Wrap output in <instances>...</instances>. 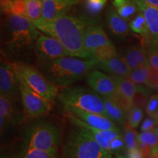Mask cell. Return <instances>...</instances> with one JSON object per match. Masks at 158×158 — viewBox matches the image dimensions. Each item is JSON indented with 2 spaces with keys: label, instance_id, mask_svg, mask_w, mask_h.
Listing matches in <instances>:
<instances>
[{
  "label": "cell",
  "instance_id": "cell-33",
  "mask_svg": "<svg viewBox=\"0 0 158 158\" xmlns=\"http://www.w3.org/2000/svg\"><path fill=\"white\" fill-rule=\"evenodd\" d=\"M143 116V109L137 107H133L127 114V124L131 128L138 127L141 123Z\"/></svg>",
  "mask_w": 158,
  "mask_h": 158
},
{
  "label": "cell",
  "instance_id": "cell-19",
  "mask_svg": "<svg viewBox=\"0 0 158 158\" xmlns=\"http://www.w3.org/2000/svg\"><path fill=\"white\" fill-rule=\"evenodd\" d=\"M20 122L14 102L0 94V129L1 133L7 126H14Z\"/></svg>",
  "mask_w": 158,
  "mask_h": 158
},
{
  "label": "cell",
  "instance_id": "cell-26",
  "mask_svg": "<svg viewBox=\"0 0 158 158\" xmlns=\"http://www.w3.org/2000/svg\"><path fill=\"white\" fill-rule=\"evenodd\" d=\"M16 158H59L58 152L21 147Z\"/></svg>",
  "mask_w": 158,
  "mask_h": 158
},
{
  "label": "cell",
  "instance_id": "cell-2",
  "mask_svg": "<svg viewBox=\"0 0 158 158\" xmlns=\"http://www.w3.org/2000/svg\"><path fill=\"white\" fill-rule=\"evenodd\" d=\"M98 60L64 56L39 64V70L56 87H68L86 78L95 70Z\"/></svg>",
  "mask_w": 158,
  "mask_h": 158
},
{
  "label": "cell",
  "instance_id": "cell-11",
  "mask_svg": "<svg viewBox=\"0 0 158 158\" xmlns=\"http://www.w3.org/2000/svg\"><path fill=\"white\" fill-rule=\"evenodd\" d=\"M0 94L16 101L20 93L19 79L13 63L2 59L0 64Z\"/></svg>",
  "mask_w": 158,
  "mask_h": 158
},
{
  "label": "cell",
  "instance_id": "cell-24",
  "mask_svg": "<svg viewBox=\"0 0 158 158\" xmlns=\"http://www.w3.org/2000/svg\"><path fill=\"white\" fill-rule=\"evenodd\" d=\"M113 76L114 81L117 85L118 92L133 104V98L135 94L137 85L133 81H132L129 78H124V77L117 76Z\"/></svg>",
  "mask_w": 158,
  "mask_h": 158
},
{
  "label": "cell",
  "instance_id": "cell-47",
  "mask_svg": "<svg viewBox=\"0 0 158 158\" xmlns=\"http://www.w3.org/2000/svg\"><path fill=\"white\" fill-rule=\"evenodd\" d=\"M148 158H158V154H157V155L151 156V157H148Z\"/></svg>",
  "mask_w": 158,
  "mask_h": 158
},
{
  "label": "cell",
  "instance_id": "cell-27",
  "mask_svg": "<svg viewBox=\"0 0 158 158\" xmlns=\"http://www.w3.org/2000/svg\"><path fill=\"white\" fill-rule=\"evenodd\" d=\"M27 18L32 23L42 19L43 1L40 0H26Z\"/></svg>",
  "mask_w": 158,
  "mask_h": 158
},
{
  "label": "cell",
  "instance_id": "cell-34",
  "mask_svg": "<svg viewBox=\"0 0 158 158\" xmlns=\"http://www.w3.org/2000/svg\"><path fill=\"white\" fill-rule=\"evenodd\" d=\"M148 63L151 67L158 70V46L153 44H146Z\"/></svg>",
  "mask_w": 158,
  "mask_h": 158
},
{
  "label": "cell",
  "instance_id": "cell-42",
  "mask_svg": "<svg viewBox=\"0 0 158 158\" xmlns=\"http://www.w3.org/2000/svg\"><path fill=\"white\" fill-rule=\"evenodd\" d=\"M115 158H128V157L124 155H116Z\"/></svg>",
  "mask_w": 158,
  "mask_h": 158
},
{
  "label": "cell",
  "instance_id": "cell-28",
  "mask_svg": "<svg viewBox=\"0 0 158 158\" xmlns=\"http://www.w3.org/2000/svg\"><path fill=\"white\" fill-rule=\"evenodd\" d=\"M150 65L149 64L143 65L135 70H131L129 78L136 85H147L149 78Z\"/></svg>",
  "mask_w": 158,
  "mask_h": 158
},
{
  "label": "cell",
  "instance_id": "cell-17",
  "mask_svg": "<svg viewBox=\"0 0 158 158\" xmlns=\"http://www.w3.org/2000/svg\"><path fill=\"white\" fill-rule=\"evenodd\" d=\"M107 0H82V13L78 19L82 20L88 26L98 25V19L106 5Z\"/></svg>",
  "mask_w": 158,
  "mask_h": 158
},
{
  "label": "cell",
  "instance_id": "cell-40",
  "mask_svg": "<svg viewBox=\"0 0 158 158\" xmlns=\"http://www.w3.org/2000/svg\"><path fill=\"white\" fill-rule=\"evenodd\" d=\"M125 155L127 156L128 158H143V155H142L141 151L138 149L133 150V151L127 152Z\"/></svg>",
  "mask_w": 158,
  "mask_h": 158
},
{
  "label": "cell",
  "instance_id": "cell-15",
  "mask_svg": "<svg viewBox=\"0 0 158 158\" xmlns=\"http://www.w3.org/2000/svg\"><path fill=\"white\" fill-rule=\"evenodd\" d=\"M112 44L100 26L91 25L86 27L84 32V45L88 52L92 54L96 49Z\"/></svg>",
  "mask_w": 158,
  "mask_h": 158
},
{
  "label": "cell",
  "instance_id": "cell-5",
  "mask_svg": "<svg viewBox=\"0 0 158 158\" xmlns=\"http://www.w3.org/2000/svg\"><path fill=\"white\" fill-rule=\"evenodd\" d=\"M22 147L58 152L62 142L59 130L47 122H37L27 127L22 134Z\"/></svg>",
  "mask_w": 158,
  "mask_h": 158
},
{
  "label": "cell",
  "instance_id": "cell-16",
  "mask_svg": "<svg viewBox=\"0 0 158 158\" xmlns=\"http://www.w3.org/2000/svg\"><path fill=\"white\" fill-rule=\"evenodd\" d=\"M143 13L147 21L149 31V40L146 44H153L158 46V9L148 5L141 0H133Z\"/></svg>",
  "mask_w": 158,
  "mask_h": 158
},
{
  "label": "cell",
  "instance_id": "cell-36",
  "mask_svg": "<svg viewBox=\"0 0 158 158\" xmlns=\"http://www.w3.org/2000/svg\"><path fill=\"white\" fill-rule=\"evenodd\" d=\"M158 109V94H153L150 97L148 100L147 106L145 107V110L148 116L154 117L155 114Z\"/></svg>",
  "mask_w": 158,
  "mask_h": 158
},
{
  "label": "cell",
  "instance_id": "cell-4",
  "mask_svg": "<svg viewBox=\"0 0 158 158\" xmlns=\"http://www.w3.org/2000/svg\"><path fill=\"white\" fill-rule=\"evenodd\" d=\"M5 26L7 33L6 45L10 52H19L35 46L40 33L28 18L10 14Z\"/></svg>",
  "mask_w": 158,
  "mask_h": 158
},
{
  "label": "cell",
  "instance_id": "cell-30",
  "mask_svg": "<svg viewBox=\"0 0 158 158\" xmlns=\"http://www.w3.org/2000/svg\"><path fill=\"white\" fill-rule=\"evenodd\" d=\"M138 141L147 144L152 149V155L158 154V139L155 130L141 132L138 135Z\"/></svg>",
  "mask_w": 158,
  "mask_h": 158
},
{
  "label": "cell",
  "instance_id": "cell-13",
  "mask_svg": "<svg viewBox=\"0 0 158 158\" xmlns=\"http://www.w3.org/2000/svg\"><path fill=\"white\" fill-rule=\"evenodd\" d=\"M65 113L72 114L90 127L104 130L121 131L117 124L107 116L73 107H63Z\"/></svg>",
  "mask_w": 158,
  "mask_h": 158
},
{
  "label": "cell",
  "instance_id": "cell-35",
  "mask_svg": "<svg viewBox=\"0 0 158 158\" xmlns=\"http://www.w3.org/2000/svg\"><path fill=\"white\" fill-rule=\"evenodd\" d=\"M10 14L27 17L26 0H13L10 7Z\"/></svg>",
  "mask_w": 158,
  "mask_h": 158
},
{
  "label": "cell",
  "instance_id": "cell-14",
  "mask_svg": "<svg viewBox=\"0 0 158 158\" xmlns=\"http://www.w3.org/2000/svg\"><path fill=\"white\" fill-rule=\"evenodd\" d=\"M82 0H47L43 2L42 19L52 20L67 15Z\"/></svg>",
  "mask_w": 158,
  "mask_h": 158
},
{
  "label": "cell",
  "instance_id": "cell-44",
  "mask_svg": "<svg viewBox=\"0 0 158 158\" xmlns=\"http://www.w3.org/2000/svg\"><path fill=\"white\" fill-rule=\"evenodd\" d=\"M155 132L156 135H157V139H158V124L157 125V127H155Z\"/></svg>",
  "mask_w": 158,
  "mask_h": 158
},
{
  "label": "cell",
  "instance_id": "cell-38",
  "mask_svg": "<svg viewBox=\"0 0 158 158\" xmlns=\"http://www.w3.org/2000/svg\"><path fill=\"white\" fill-rule=\"evenodd\" d=\"M158 84V70L150 66L149 78L146 86L149 89H153Z\"/></svg>",
  "mask_w": 158,
  "mask_h": 158
},
{
  "label": "cell",
  "instance_id": "cell-39",
  "mask_svg": "<svg viewBox=\"0 0 158 158\" xmlns=\"http://www.w3.org/2000/svg\"><path fill=\"white\" fill-rule=\"evenodd\" d=\"M13 0H0L1 4V10L7 15L10 14V7Z\"/></svg>",
  "mask_w": 158,
  "mask_h": 158
},
{
  "label": "cell",
  "instance_id": "cell-1",
  "mask_svg": "<svg viewBox=\"0 0 158 158\" xmlns=\"http://www.w3.org/2000/svg\"><path fill=\"white\" fill-rule=\"evenodd\" d=\"M33 23L38 30L59 40L70 56L94 59L85 48L84 32L89 26L82 20L67 14L52 20L41 19Z\"/></svg>",
  "mask_w": 158,
  "mask_h": 158
},
{
  "label": "cell",
  "instance_id": "cell-21",
  "mask_svg": "<svg viewBox=\"0 0 158 158\" xmlns=\"http://www.w3.org/2000/svg\"><path fill=\"white\" fill-rule=\"evenodd\" d=\"M123 57L132 70L149 64L147 48L143 45L128 47Z\"/></svg>",
  "mask_w": 158,
  "mask_h": 158
},
{
  "label": "cell",
  "instance_id": "cell-25",
  "mask_svg": "<svg viewBox=\"0 0 158 158\" xmlns=\"http://www.w3.org/2000/svg\"><path fill=\"white\" fill-rule=\"evenodd\" d=\"M130 29L133 32L140 35L147 43L149 40V31L145 17L141 11L129 23Z\"/></svg>",
  "mask_w": 158,
  "mask_h": 158
},
{
  "label": "cell",
  "instance_id": "cell-9",
  "mask_svg": "<svg viewBox=\"0 0 158 158\" xmlns=\"http://www.w3.org/2000/svg\"><path fill=\"white\" fill-rule=\"evenodd\" d=\"M19 85L20 97L26 115L31 118H37L46 115L51 111L53 102L40 95L21 79H19Z\"/></svg>",
  "mask_w": 158,
  "mask_h": 158
},
{
  "label": "cell",
  "instance_id": "cell-31",
  "mask_svg": "<svg viewBox=\"0 0 158 158\" xmlns=\"http://www.w3.org/2000/svg\"><path fill=\"white\" fill-rule=\"evenodd\" d=\"M123 137L127 152L138 149V135L135 129L129 127L127 124V127L124 129Z\"/></svg>",
  "mask_w": 158,
  "mask_h": 158
},
{
  "label": "cell",
  "instance_id": "cell-12",
  "mask_svg": "<svg viewBox=\"0 0 158 158\" xmlns=\"http://www.w3.org/2000/svg\"><path fill=\"white\" fill-rule=\"evenodd\" d=\"M91 89L102 98H110L118 92L117 85L113 76L99 70H93L86 78Z\"/></svg>",
  "mask_w": 158,
  "mask_h": 158
},
{
  "label": "cell",
  "instance_id": "cell-29",
  "mask_svg": "<svg viewBox=\"0 0 158 158\" xmlns=\"http://www.w3.org/2000/svg\"><path fill=\"white\" fill-rule=\"evenodd\" d=\"M149 87H144L143 85H137L136 86L135 94L133 98V107L140 108L143 109L146 107L147 103L149 100L150 92Z\"/></svg>",
  "mask_w": 158,
  "mask_h": 158
},
{
  "label": "cell",
  "instance_id": "cell-22",
  "mask_svg": "<svg viewBox=\"0 0 158 158\" xmlns=\"http://www.w3.org/2000/svg\"><path fill=\"white\" fill-rule=\"evenodd\" d=\"M106 116L116 124L124 126L127 122V114L113 98H103Z\"/></svg>",
  "mask_w": 158,
  "mask_h": 158
},
{
  "label": "cell",
  "instance_id": "cell-3",
  "mask_svg": "<svg viewBox=\"0 0 158 158\" xmlns=\"http://www.w3.org/2000/svg\"><path fill=\"white\" fill-rule=\"evenodd\" d=\"M63 158H113L84 128L73 125L65 138Z\"/></svg>",
  "mask_w": 158,
  "mask_h": 158
},
{
  "label": "cell",
  "instance_id": "cell-43",
  "mask_svg": "<svg viewBox=\"0 0 158 158\" xmlns=\"http://www.w3.org/2000/svg\"><path fill=\"white\" fill-rule=\"evenodd\" d=\"M154 118H155L156 119V121L158 122V109L157 110V112H156V114H155V116H154Z\"/></svg>",
  "mask_w": 158,
  "mask_h": 158
},
{
  "label": "cell",
  "instance_id": "cell-20",
  "mask_svg": "<svg viewBox=\"0 0 158 158\" xmlns=\"http://www.w3.org/2000/svg\"><path fill=\"white\" fill-rule=\"evenodd\" d=\"M106 19L110 31L117 36H125L129 32V23L120 17L113 6L109 5L106 12Z\"/></svg>",
  "mask_w": 158,
  "mask_h": 158
},
{
  "label": "cell",
  "instance_id": "cell-6",
  "mask_svg": "<svg viewBox=\"0 0 158 158\" xmlns=\"http://www.w3.org/2000/svg\"><path fill=\"white\" fill-rule=\"evenodd\" d=\"M63 107L78 109L106 116L103 98L93 90L81 86H68L57 95Z\"/></svg>",
  "mask_w": 158,
  "mask_h": 158
},
{
  "label": "cell",
  "instance_id": "cell-41",
  "mask_svg": "<svg viewBox=\"0 0 158 158\" xmlns=\"http://www.w3.org/2000/svg\"><path fill=\"white\" fill-rule=\"evenodd\" d=\"M141 1L148 5L152 6V7L158 9V0H141Z\"/></svg>",
  "mask_w": 158,
  "mask_h": 158
},
{
  "label": "cell",
  "instance_id": "cell-23",
  "mask_svg": "<svg viewBox=\"0 0 158 158\" xmlns=\"http://www.w3.org/2000/svg\"><path fill=\"white\" fill-rule=\"evenodd\" d=\"M113 7L116 13L126 21H130L140 12L133 0H113Z\"/></svg>",
  "mask_w": 158,
  "mask_h": 158
},
{
  "label": "cell",
  "instance_id": "cell-45",
  "mask_svg": "<svg viewBox=\"0 0 158 158\" xmlns=\"http://www.w3.org/2000/svg\"><path fill=\"white\" fill-rule=\"evenodd\" d=\"M152 89H154V90H155V92H157V93L158 94V84H157V85H156V86H155V87H154V88Z\"/></svg>",
  "mask_w": 158,
  "mask_h": 158
},
{
  "label": "cell",
  "instance_id": "cell-37",
  "mask_svg": "<svg viewBox=\"0 0 158 158\" xmlns=\"http://www.w3.org/2000/svg\"><path fill=\"white\" fill-rule=\"evenodd\" d=\"M158 124V122L156 121V119L154 117H149L146 118L143 120V123L141 124V132H146V131H151V130H155V127H157Z\"/></svg>",
  "mask_w": 158,
  "mask_h": 158
},
{
  "label": "cell",
  "instance_id": "cell-10",
  "mask_svg": "<svg viewBox=\"0 0 158 158\" xmlns=\"http://www.w3.org/2000/svg\"><path fill=\"white\" fill-rule=\"evenodd\" d=\"M35 54L38 64L45 63L62 57L70 56L63 45L52 37L40 35L35 43Z\"/></svg>",
  "mask_w": 158,
  "mask_h": 158
},
{
  "label": "cell",
  "instance_id": "cell-48",
  "mask_svg": "<svg viewBox=\"0 0 158 158\" xmlns=\"http://www.w3.org/2000/svg\"><path fill=\"white\" fill-rule=\"evenodd\" d=\"M40 1H43V2H44V1H47V0H40Z\"/></svg>",
  "mask_w": 158,
  "mask_h": 158
},
{
  "label": "cell",
  "instance_id": "cell-8",
  "mask_svg": "<svg viewBox=\"0 0 158 158\" xmlns=\"http://www.w3.org/2000/svg\"><path fill=\"white\" fill-rule=\"evenodd\" d=\"M66 117L73 125L84 128L90 134L104 150L111 155H123L127 152L123 134L121 131L104 130L90 127L72 114L65 113Z\"/></svg>",
  "mask_w": 158,
  "mask_h": 158
},
{
  "label": "cell",
  "instance_id": "cell-46",
  "mask_svg": "<svg viewBox=\"0 0 158 158\" xmlns=\"http://www.w3.org/2000/svg\"><path fill=\"white\" fill-rule=\"evenodd\" d=\"M0 158H13V157H7V156H5L4 155H1V157Z\"/></svg>",
  "mask_w": 158,
  "mask_h": 158
},
{
  "label": "cell",
  "instance_id": "cell-18",
  "mask_svg": "<svg viewBox=\"0 0 158 158\" xmlns=\"http://www.w3.org/2000/svg\"><path fill=\"white\" fill-rule=\"evenodd\" d=\"M97 68L100 69L102 72L107 73L111 76L124 78H128L132 70L124 57L118 56L109 59L98 61Z\"/></svg>",
  "mask_w": 158,
  "mask_h": 158
},
{
  "label": "cell",
  "instance_id": "cell-32",
  "mask_svg": "<svg viewBox=\"0 0 158 158\" xmlns=\"http://www.w3.org/2000/svg\"><path fill=\"white\" fill-rule=\"evenodd\" d=\"M92 55L94 58L98 59V61L106 60V59H109L118 56L115 47L113 44L106 45V46L96 49L92 52Z\"/></svg>",
  "mask_w": 158,
  "mask_h": 158
},
{
  "label": "cell",
  "instance_id": "cell-7",
  "mask_svg": "<svg viewBox=\"0 0 158 158\" xmlns=\"http://www.w3.org/2000/svg\"><path fill=\"white\" fill-rule=\"evenodd\" d=\"M13 64L19 79L43 98L54 102L58 95L57 87L49 81L40 70L21 62H13Z\"/></svg>",
  "mask_w": 158,
  "mask_h": 158
}]
</instances>
